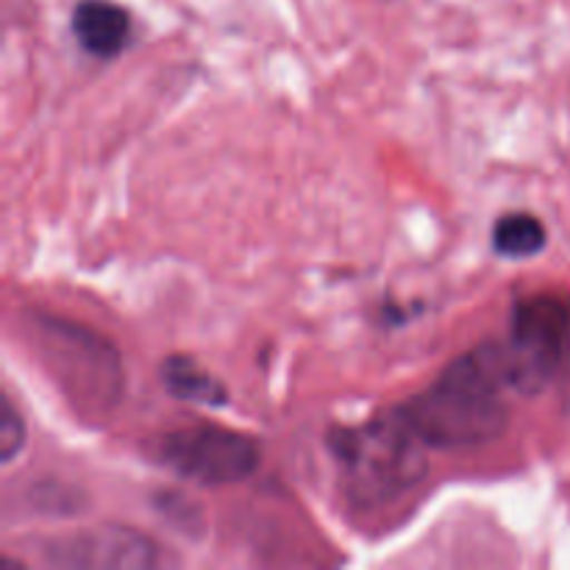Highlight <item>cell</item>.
<instances>
[{
	"mask_svg": "<svg viewBox=\"0 0 570 570\" xmlns=\"http://www.w3.org/2000/svg\"><path fill=\"white\" fill-rule=\"evenodd\" d=\"M504 387L510 384L501 345H484L451 362L432 387L399 410L429 449H476L510 423Z\"/></svg>",
	"mask_w": 570,
	"mask_h": 570,
	"instance_id": "1",
	"label": "cell"
},
{
	"mask_svg": "<svg viewBox=\"0 0 570 570\" xmlns=\"http://www.w3.org/2000/svg\"><path fill=\"white\" fill-rule=\"evenodd\" d=\"M328 445L354 504H390L426 476L423 449L429 445L417 438L401 410L382 412L360 426L334 429Z\"/></svg>",
	"mask_w": 570,
	"mask_h": 570,
	"instance_id": "2",
	"label": "cell"
},
{
	"mask_svg": "<svg viewBox=\"0 0 570 570\" xmlns=\"http://www.w3.org/2000/svg\"><path fill=\"white\" fill-rule=\"evenodd\" d=\"M570 351V298L540 293L512 309L510 337L501 343L507 384L534 395L557 376Z\"/></svg>",
	"mask_w": 570,
	"mask_h": 570,
	"instance_id": "3",
	"label": "cell"
},
{
	"mask_svg": "<svg viewBox=\"0 0 570 570\" xmlns=\"http://www.w3.org/2000/svg\"><path fill=\"white\" fill-rule=\"evenodd\" d=\"M159 462L189 482L223 488L254 476L262 451L248 434L215 423H198L167 434L159 443Z\"/></svg>",
	"mask_w": 570,
	"mask_h": 570,
	"instance_id": "4",
	"label": "cell"
},
{
	"mask_svg": "<svg viewBox=\"0 0 570 570\" xmlns=\"http://www.w3.org/2000/svg\"><path fill=\"white\" fill-rule=\"evenodd\" d=\"M39 334L53 367L65 376L70 393L83 395L89 410H106L120 399V362L115 348L72 323L39 317Z\"/></svg>",
	"mask_w": 570,
	"mask_h": 570,
	"instance_id": "5",
	"label": "cell"
},
{
	"mask_svg": "<svg viewBox=\"0 0 570 570\" xmlns=\"http://www.w3.org/2000/svg\"><path fill=\"white\" fill-rule=\"evenodd\" d=\"M48 560L59 568L142 570L156 566L159 551L134 529L98 527L48 543Z\"/></svg>",
	"mask_w": 570,
	"mask_h": 570,
	"instance_id": "6",
	"label": "cell"
},
{
	"mask_svg": "<svg viewBox=\"0 0 570 570\" xmlns=\"http://www.w3.org/2000/svg\"><path fill=\"white\" fill-rule=\"evenodd\" d=\"M72 37L87 53L115 59L131 37V17L111 0H81L72 11Z\"/></svg>",
	"mask_w": 570,
	"mask_h": 570,
	"instance_id": "7",
	"label": "cell"
},
{
	"mask_svg": "<svg viewBox=\"0 0 570 570\" xmlns=\"http://www.w3.org/2000/svg\"><path fill=\"white\" fill-rule=\"evenodd\" d=\"M161 382H165L167 393L181 401H193V404L204 406L226 404V387L209 371L195 365L187 356H173V360H167L161 365Z\"/></svg>",
	"mask_w": 570,
	"mask_h": 570,
	"instance_id": "8",
	"label": "cell"
},
{
	"mask_svg": "<svg viewBox=\"0 0 570 570\" xmlns=\"http://www.w3.org/2000/svg\"><path fill=\"white\" fill-rule=\"evenodd\" d=\"M546 226L529 212H512L495 220L493 226V248L495 254L507 259H529L546 248Z\"/></svg>",
	"mask_w": 570,
	"mask_h": 570,
	"instance_id": "9",
	"label": "cell"
},
{
	"mask_svg": "<svg viewBox=\"0 0 570 570\" xmlns=\"http://www.w3.org/2000/svg\"><path fill=\"white\" fill-rule=\"evenodd\" d=\"M22 443H26V426H22L20 412L14 410V404L9 399H3V415H0V460H14Z\"/></svg>",
	"mask_w": 570,
	"mask_h": 570,
	"instance_id": "10",
	"label": "cell"
}]
</instances>
